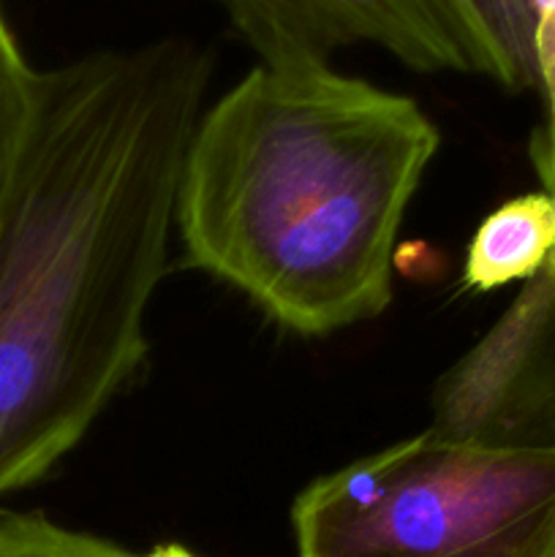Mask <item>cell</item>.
Wrapping results in <instances>:
<instances>
[{
	"label": "cell",
	"instance_id": "cell-1",
	"mask_svg": "<svg viewBox=\"0 0 555 557\" xmlns=\"http://www.w3.org/2000/svg\"><path fill=\"white\" fill-rule=\"evenodd\" d=\"M212 65L172 36L38 71L0 194V495L41 482L145 362Z\"/></svg>",
	"mask_w": 555,
	"mask_h": 557
},
{
	"label": "cell",
	"instance_id": "cell-2",
	"mask_svg": "<svg viewBox=\"0 0 555 557\" xmlns=\"http://www.w3.org/2000/svg\"><path fill=\"white\" fill-rule=\"evenodd\" d=\"M439 141L403 92L330 63H259L190 139L174 215L185 267L297 335L379 319L397 232Z\"/></svg>",
	"mask_w": 555,
	"mask_h": 557
},
{
	"label": "cell",
	"instance_id": "cell-3",
	"mask_svg": "<svg viewBox=\"0 0 555 557\" xmlns=\"http://www.w3.org/2000/svg\"><path fill=\"white\" fill-rule=\"evenodd\" d=\"M292 528L297 557H555V449L424 430L310 482Z\"/></svg>",
	"mask_w": 555,
	"mask_h": 557
},
{
	"label": "cell",
	"instance_id": "cell-4",
	"mask_svg": "<svg viewBox=\"0 0 555 557\" xmlns=\"http://www.w3.org/2000/svg\"><path fill=\"white\" fill-rule=\"evenodd\" d=\"M428 430L482 449H555V277L547 264L435 381Z\"/></svg>",
	"mask_w": 555,
	"mask_h": 557
},
{
	"label": "cell",
	"instance_id": "cell-5",
	"mask_svg": "<svg viewBox=\"0 0 555 557\" xmlns=\"http://www.w3.org/2000/svg\"><path fill=\"white\" fill-rule=\"evenodd\" d=\"M261 63H330L341 49L392 54L419 74H471L452 0H212Z\"/></svg>",
	"mask_w": 555,
	"mask_h": 557
},
{
	"label": "cell",
	"instance_id": "cell-6",
	"mask_svg": "<svg viewBox=\"0 0 555 557\" xmlns=\"http://www.w3.org/2000/svg\"><path fill=\"white\" fill-rule=\"evenodd\" d=\"M555 250V196L547 190L509 199L479 223L468 243L462 283L495 292L539 275Z\"/></svg>",
	"mask_w": 555,
	"mask_h": 557
},
{
	"label": "cell",
	"instance_id": "cell-7",
	"mask_svg": "<svg viewBox=\"0 0 555 557\" xmlns=\"http://www.w3.org/2000/svg\"><path fill=\"white\" fill-rule=\"evenodd\" d=\"M471 74L511 92L539 87L533 22L522 0H452Z\"/></svg>",
	"mask_w": 555,
	"mask_h": 557
},
{
	"label": "cell",
	"instance_id": "cell-8",
	"mask_svg": "<svg viewBox=\"0 0 555 557\" xmlns=\"http://www.w3.org/2000/svg\"><path fill=\"white\" fill-rule=\"evenodd\" d=\"M0 557H139L44 515L0 511Z\"/></svg>",
	"mask_w": 555,
	"mask_h": 557
},
{
	"label": "cell",
	"instance_id": "cell-9",
	"mask_svg": "<svg viewBox=\"0 0 555 557\" xmlns=\"http://www.w3.org/2000/svg\"><path fill=\"white\" fill-rule=\"evenodd\" d=\"M36 79L38 71L27 65L0 5V194H3L27 120H30Z\"/></svg>",
	"mask_w": 555,
	"mask_h": 557
},
{
	"label": "cell",
	"instance_id": "cell-10",
	"mask_svg": "<svg viewBox=\"0 0 555 557\" xmlns=\"http://www.w3.org/2000/svg\"><path fill=\"white\" fill-rule=\"evenodd\" d=\"M141 557H196V555L188 553L185 547H180V544H161V547L150 549V553Z\"/></svg>",
	"mask_w": 555,
	"mask_h": 557
}]
</instances>
